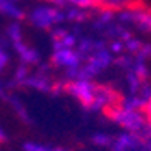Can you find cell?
Here are the masks:
<instances>
[{
    "mask_svg": "<svg viewBox=\"0 0 151 151\" xmlns=\"http://www.w3.org/2000/svg\"><path fill=\"white\" fill-rule=\"evenodd\" d=\"M110 120L115 124H118L123 131H128V133H134L138 136H141L145 131L151 126L148 116L145 115V111L139 110V108H129L124 106L121 103L111 106L110 110L105 111Z\"/></svg>",
    "mask_w": 151,
    "mask_h": 151,
    "instance_id": "cell-1",
    "label": "cell"
},
{
    "mask_svg": "<svg viewBox=\"0 0 151 151\" xmlns=\"http://www.w3.org/2000/svg\"><path fill=\"white\" fill-rule=\"evenodd\" d=\"M65 88H67L68 93H70L71 96H75L85 108L93 110L95 95H96V83H93V81L88 80V78H76V80H71Z\"/></svg>",
    "mask_w": 151,
    "mask_h": 151,
    "instance_id": "cell-2",
    "label": "cell"
},
{
    "mask_svg": "<svg viewBox=\"0 0 151 151\" xmlns=\"http://www.w3.org/2000/svg\"><path fill=\"white\" fill-rule=\"evenodd\" d=\"M32 25H35L38 28H52L55 25L65 20V14L62 9L53 7V5H42L32 10V14L28 15Z\"/></svg>",
    "mask_w": 151,
    "mask_h": 151,
    "instance_id": "cell-3",
    "label": "cell"
},
{
    "mask_svg": "<svg viewBox=\"0 0 151 151\" xmlns=\"http://www.w3.org/2000/svg\"><path fill=\"white\" fill-rule=\"evenodd\" d=\"M121 22L124 25H133L141 32H151V12L143 7H133L124 12H120Z\"/></svg>",
    "mask_w": 151,
    "mask_h": 151,
    "instance_id": "cell-4",
    "label": "cell"
},
{
    "mask_svg": "<svg viewBox=\"0 0 151 151\" xmlns=\"http://www.w3.org/2000/svg\"><path fill=\"white\" fill-rule=\"evenodd\" d=\"M83 57L76 48H55L52 53V63L57 67H62L68 71H73L81 65Z\"/></svg>",
    "mask_w": 151,
    "mask_h": 151,
    "instance_id": "cell-5",
    "label": "cell"
},
{
    "mask_svg": "<svg viewBox=\"0 0 151 151\" xmlns=\"http://www.w3.org/2000/svg\"><path fill=\"white\" fill-rule=\"evenodd\" d=\"M111 151H143L141 138L134 133H128L123 131L116 138H113V141L110 145Z\"/></svg>",
    "mask_w": 151,
    "mask_h": 151,
    "instance_id": "cell-6",
    "label": "cell"
},
{
    "mask_svg": "<svg viewBox=\"0 0 151 151\" xmlns=\"http://www.w3.org/2000/svg\"><path fill=\"white\" fill-rule=\"evenodd\" d=\"M95 7H98L103 12H124L128 9H133L138 5V0H93Z\"/></svg>",
    "mask_w": 151,
    "mask_h": 151,
    "instance_id": "cell-7",
    "label": "cell"
},
{
    "mask_svg": "<svg viewBox=\"0 0 151 151\" xmlns=\"http://www.w3.org/2000/svg\"><path fill=\"white\" fill-rule=\"evenodd\" d=\"M23 86H32V88L38 90V91H52L55 88L50 76H47L43 71L42 73H30L27 76V80L23 81Z\"/></svg>",
    "mask_w": 151,
    "mask_h": 151,
    "instance_id": "cell-8",
    "label": "cell"
},
{
    "mask_svg": "<svg viewBox=\"0 0 151 151\" xmlns=\"http://www.w3.org/2000/svg\"><path fill=\"white\" fill-rule=\"evenodd\" d=\"M14 48H15V52L18 53L20 60H22L25 65H35V63H38V60H40V57H38V52H37L35 48L28 47L27 43H23V40L15 42V43H14Z\"/></svg>",
    "mask_w": 151,
    "mask_h": 151,
    "instance_id": "cell-9",
    "label": "cell"
},
{
    "mask_svg": "<svg viewBox=\"0 0 151 151\" xmlns=\"http://www.w3.org/2000/svg\"><path fill=\"white\" fill-rule=\"evenodd\" d=\"M53 43L55 48H73L76 43V38L71 32L58 28L53 32Z\"/></svg>",
    "mask_w": 151,
    "mask_h": 151,
    "instance_id": "cell-10",
    "label": "cell"
},
{
    "mask_svg": "<svg viewBox=\"0 0 151 151\" xmlns=\"http://www.w3.org/2000/svg\"><path fill=\"white\" fill-rule=\"evenodd\" d=\"M0 14L7 15L10 18H15V20H22L25 17L23 10L17 7L15 2H10V0H0Z\"/></svg>",
    "mask_w": 151,
    "mask_h": 151,
    "instance_id": "cell-11",
    "label": "cell"
},
{
    "mask_svg": "<svg viewBox=\"0 0 151 151\" xmlns=\"http://www.w3.org/2000/svg\"><path fill=\"white\" fill-rule=\"evenodd\" d=\"M7 37L10 38L12 43L22 40V28H20V25H18V23H12V25H9V28H7Z\"/></svg>",
    "mask_w": 151,
    "mask_h": 151,
    "instance_id": "cell-12",
    "label": "cell"
},
{
    "mask_svg": "<svg viewBox=\"0 0 151 151\" xmlns=\"http://www.w3.org/2000/svg\"><path fill=\"white\" fill-rule=\"evenodd\" d=\"M23 150L25 151H63L62 148H50V146L38 145V143H25Z\"/></svg>",
    "mask_w": 151,
    "mask_h": 151,
    "instance_id": "cell-13",
    "label": "cell"
},
{
    "mask_svg": "<svg viewBox=\"0 0 151 151\" xmlns=\"http://www.w3.org/2000/svg\"><path fill=\"white\" fill-rule=\"evenodd\" d=\"M93 143L95 145H98V146H110L111 141H113V138L110 136V134L106 133H98V134H93Z\"/></svg>",
    "mask_w": 151,
    "mask_h": 151,
    "instance_id": "cell-14",
    "label": "cell"
},
{
    "mask_svg": "<svg viewBox=\"0 0 151 151\" xmlns=\"http://www.w3.org/2000/svg\"><path fill=\"white\" fill-rule=\"evenodd\" d=\"M67 4H71L76 9H90V7H95L93 0H67Z\"/></svg>",
    "mask_w": 151,
    "mask_h": 151,
    "instance_id": "cell-15",
    "label": "cell"
},
{
    "mask_svg": "<svg viewBox=\"0 0 151 151\" xmlns=\"http://www.w3.org/2000/svg\"><path fill=\"white\" fill-rule=\"evenodd\" d=\"M141 145H143V151H151V126L141 134Z\"/></svg>",
    "mask_w": 151,
    "mask_h": 151,
    "instance_id": "cell-16",
    "label": "cell"
},
{
    "mask_svg": "<svg viewBox=\"0 0 151 151\" xmlns=\"http://www.w3.org/2000/svg\"><path fill=\"white\" fill-rule=\"evenodd\" d=\"M143 111H145V115L148 116V120H150V123H151V93L148 95L146 101H145V106H143Z\"/></svg>",
    "mask_w": 151,
    "mask_h": 151,
    "instance_id": "cell-17",
    "label": "cell"
},
{
    "mask_svg": "<svg viewBox=\"0 0 151 151\" xmlns=\"http://www.w3.org/2000/svg\"><path fill=\"white\" fill-rule=\"evenodd\" d=\"M7 63H9V55L5 53V50L0 47V71L7 67Z\"/></svg>",
    "mask_w": 151,
    "mask_h": 151,
    "instance_id": "cell-18",
    "label": "cell"
},
{
    "mask_svg": "<svg viewBox=\"0 0 151 151\" xmlns=\"http://www.w3.org/2000/svg\"><path fill=\"white\" fill-rule=\"evenodd\" d=\"M5 139H7V134H5V133H4V129L0 128V143H4V141H5Z\"/></svg>",
    "mask_w": 151,
    "mask_h": 151,
    "instance_id": "cell-19",
    "label": "cell"
},
{
    "mask_svg": "<svg viewBox=\"0 0 151 151\" xmlns=\"http://www.w3.org/2000/svg\"><path fill=\"white\" fill-rule=\"evenodd\" d=\"M10 2H18V0H10Z\"/></svg>",
    "mask_w": 151,
    "mask_h": 151,
    "instance_id": "cell-20",
    "label": "cell"
}]
</instances>
